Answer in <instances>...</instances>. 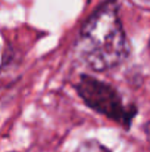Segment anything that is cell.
I'll use <instances>...</instances> for the list:
<instances>
[{"instance_id":"1","label":"cell","mask_w":150,"mask_h":152,"mask_svg":"<svg viewBox=\"0 0 150 152\" xmlns=\"http://www.w3.org/2000/svg\"><path fill=\"white\" fill-rule=\"evenodd\" d=\"M77 55L93 71L112 69L128 58L130 43L115 0L103 3L81 27Z\"/></svg>"},{"instance_id":"2","label":"cell","mask_w":150,"mask_h":152,"mask_svg":"<svg viewBox=\"0 0 150 152\" xmlns=\"http://www.w3.org/2000/svg\"><path fill=\"white\" fill-rule=\"evenodd\" d=\"M77 90L86 103L94 111L125 127L130 126L131 118L134 117V109H130L127 105H124L121 96L113 87L88 75H83L77 83Z\"/></svg>"},{"instance_id":"3","label":"cell","mask_w":150,"mask_h":152,"mask_svg":"<svg viewBox=\"0 0 150 152\" xmlns=\"http://www.w3.org/2000/svg\"><path fill=\"white\" fill-rule=\"evenodd\" d=\"M75 152H109V151L101 143H99L97 140H87V142L81 143Z\"/></svg>"},{"instance_id":"4","label":"cell","mask_w":150,"mask_h":152,"mask_svg":"<svg viewBox=\"0 0 150 152\" xmlns=\"http://www.w3.org/2000/svg\"><path fill=\"white\" fill-rule=\"evenodd\" d=\"M146 136H147V140L150 142V123L146 126Z\"/></svg>"},{"instance_id":"5","label":"cell","mask_w":150,"mask_h":152,"mask_svg":"<svg viewBox=\"0 0 150 152\" xmlns=\"http://www.w3.org/2000/svg\"><path fill=\"white\" fill-rule=\"evenodd\" d=\"M143 1H149V0H143Z\"/></svg>"}]
</instances>
